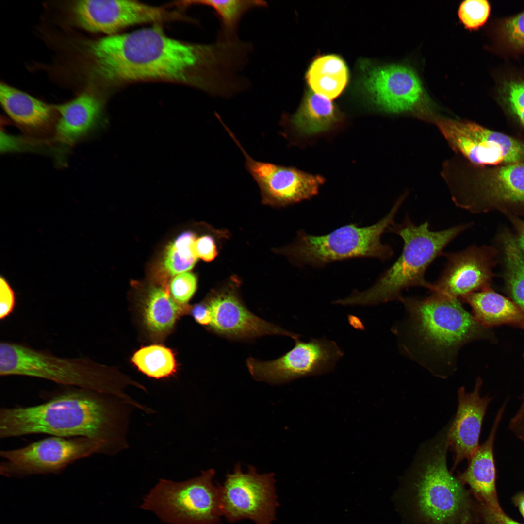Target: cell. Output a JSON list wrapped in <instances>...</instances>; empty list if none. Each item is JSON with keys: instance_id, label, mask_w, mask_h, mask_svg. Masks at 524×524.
<instances>
[{"instance_id": "obj_1", "label": "cell", "mask_w": 524, "mask_h": 524, "mask_svg": "<svg viewBox=\"0 0 524 524\" xmlns=\"http://www.w3.org/2000/svg\"><path fill=\"white\" fill-rule=\"evenodd\" d=\"M87 51L93 74L114 85L165 81L208 93L221 80L225 66L218 43L185 42L167 36L157 26L101 38L89 43Z\"/></svg>"}, {"instance_id": "obj_2", "label": "cell", "mask_w": 524, "mask_h": 524, "mask_svg": "<svg viewBox=\"0 0 524 524\" xmlns=\"http://www.w3.org/2000/svg\"><path fill=\"white\" fill-rule=\"evenodd\" d=\"M133 407L114 396L78 388L38 405L1 408L0 438L36 434L84 437L98 443L102 454L112 455L128 446L129 409Z\"/></svg>"}, {"instance_id": "obj_3", "label": "cell", "mask_w": 524, "mask_h": 524, "mask_svg": "<svg viewBox=\"0 0 524 524\" xmlns=\"http://www.w3.org/2000/svg\"><path fill=\"white\" fill-rule=\"evenodd\" d=\"M404 318L394 326L404 354L434 375L446 378L456 369L459 350L492 333L462 306L460 300L432 293L425 298L403 297Z\"/></svg>"}, {"instance_id": "obj_4", "label": "cell", "mask_w": 524, "mask_h": 524, "mask_svg": "<svg viewBox=\"0 0 524 524\" xmlns=\"http://www.w3.org/2000/svg\"><path fill=\"white\" fill-rule=\"evenodd\" d=\"M447 431L423 444L403 480L404 505L419 524H470L468 494L447 467Z\"/></svg>"}, {"instance_id": "obj_5", "label": "cell", "mask_w": 524, "mask_h": 524, "mask_svg": "<svg viewBox=\"0 0 524 524\" xmlns=\"http://www.w3.org/2000/svg\"><path fill=\"white\" fill-rule=\"evenodd\" d=\"M470 223L461 224L437 231L429 229L428 222L416 225L407 216L399 224L395 222L387 232L395 233L403 240L402 251L395 262L364 291H354L335 303L342 305H373L393 300L400 301L402 292L408 288L422 287L432 289V284L425 278L429 265L444 248L467 229Z\"/></svg>"}, {"instance_id": "obj_6", "label": "cell", "mask_w": 524, "mask_h": 524, "mask_svg": "<svg viewBox=\"0 0 524 524\" xmlns=\"http://www.w3.org/2000/svg\"><path fill=\"white\" fill-rule=\"evenodd\" d=\"M0 375L38 377L106 393L123 401L129 399L115 387L104 369L89 358L60 357L16 343H0Z\"/></svg>"}, {"instance_id": "obj_7", "label": "cell", "mask_w": 524, "mask_h": 524, "mask_svg": "<svg viewBox=\"0 0 524 524\" xmlns=\"http://www.w3.org/2000/svg\"><path fill=\"white\" fill-rule=\"evenodd\" d=\"M400 198L389 212L375 224L359 227L345 225L324 235H312L302 230L295 243L286 252L298 265L322 267L332 262L359 258L372 257L385 261L392 257L391 246L381 242L382 234L394 223L403 202Z\"/></svg>"}, {"instance_id": "obj_8", "label": "cell", "mask_w": 524, "mask_h": 524, "mask_svg": "<svg viewBox=\"0 0 524 524\" xmlns=\"http://www.w3.org/2000/svg\"><path fill=\"white\" fill-rule=\"evenodd\" d=\"M214 475L210 469L182 482L160 479L140 507L168 524H216L222 515L219 486L213 482Z\"/></svg>"}, {"instance_id": "obj_9", "label": "cell", "mask_w": 524, "mask_h": 524, "mask_svg": "<svg viewBox=\"0 0 524 524\" xmlns=\"http://www.w3.org/2000/svg\"><path fill=\"white\" fill-rule=\"evenodd\" d=\"M102 454L99 445L84 437L51 436L19 448L1 450L0 474L8 478L58 474L82 458Z\"/></svg>"}, {"instance_id": "obj_10", "label": "cell", "mask_w": 524, "mask_h": 524, "mask_svg": "<svg viewBox=\"0 0 524 524\" xmlns=\"http://www.w3.org/2000/svg\"><path fill=\"white\" fill-rule=\"evenodd\" d=\"M273 473L260 474L252 466L243 473L240 465L219 486L222 516L229 522L244 519L255 524H271L279 506Z\"/></svg>"}, {"instance_id": "obj_11", "label": "cell", "mask_w": 524, "mask_h": 524, "mask_svg": "<svg viewBox=\"0 0 524 524\" xmlns=\"http://www.w3.org/2000/svg\"><path fill=\"white\" fill-rule=\"evenodd\" d=\"M295 346L279 358L262 361L252 357L247 367L257 380L282 383L331 371L343 353L333 341L311 339L307 342L295 340Z\"/></svg>"}, {"instance_id": "obj_12", "label": "cell", "mask_w": 524, "mask_h": 524, "mask_svg": "<svg viewBox=\"0 0 524 524\" xmlns=\"http://www.w3.org/2000/svg\"><path fill=\"white\" fill-rule=\"evenodd\" d=\"M438 127L451 147L472 163L500 166L524 162V144L474 122L448 119Z\"/></svg>"}, {"instance_id": "obj_13", "label": "cell", "mask_w": 524, "mask_h": 524, "mask_svg": "<svg viewBox=\"0 0 524 524\" xmlns=\"http://www.w3.org/2000/svg\"><path fill=\"white\" fill-rule=\"evenodd\" d=\"M463 206L474 213L498 211L508 217L524 216V162L484 172L463 197Z\"/></svg>"}, {"instance_id": "obj_14", "label": "cell", "mask_w": 524, "mask_h": 524, "mask_svg": "<svg viewBox=\"0 0 524 524\" xmlns=\"http://www.w3.org/2000/svg\"><path fill=\"white\" fill-rule=\"evenodd\" d=\"M227 132L246 159V170L257 182L262 201L266 204L285 206L308 199L316 194L324 179L295 168L254 160L247 154L232 131Z\"/></svg>"}, {"instance_id": "obj_15", "label": "cell", "mask_w": 524, "mask_h": 524, "mask_svg": "<svg viewBox=\"0 0 524 524\" xmlns=\"http://www.w3.org/2000/svg\"><path fill=\"white\" fill-rule=\"evenodd\" d=\"M497 254L496 249L487 246L443 252L446 263L430 291L461 301L469 294L490 287Z\"/></svg>"}, {"instance_id": "obj_16", "label": "cell", "mask_w": 524, "mask_h": 524, "mask_svg": "<svg viewBox=\"0 0 524 524\" xmlns=\"http://www.w3.org/2000/svg\"><path fill=\"white\" fill-rule=\"evenodd\" d=\"M204 302L211 314V322L207 328L219 336L238 341H249L269 335L288 336L295 340L299 337L253 313L233 288L214 291Z\"/></svg>"}, {"instance_id": "obj_17", "label": "cell", "mask_w": 524, "mask_h": 524, "mask_svg": "<svg viewBox=\"0 0 524 524\" xmlns=\"http://www.w3.org/2000/svg\"><path fill=\"white\" fill-rule=\"evenodd\" d=\"M74 14L85 30L113 35L123 28L176 16L163 8L136 1L83 0L76 2Z\"/></svg>"}, {"instance_id": "obj_18", "label": "cell", "mask_w": 524, "mask_h": 524, "mask_svg": "<svg viewBox=\"0 0 524 524\" xmlns=\"http://www.w3.org/2000/svg\"><path fill=\"white\" fill-rule=\"evenodd\" d=\"M363 85L374 102L384 110H411L422 99L424 89L416 72L401 65L377 67L365 75Z\"/></svg>"}, {"instance_id": "obj_19", "label": "cell", "mask_w": 524, "mask_h": 524, "mask_svg": "<svg viewBox=\"0 0 524 524\" xmlns=\"http://www.w3.org/2000/svg\"><path fill=\"white\" fill-rule=\"evenodd\" d=\"M482 384L478 377L472 392L466 393L463 387L458 390L457 412L446 434L448 447L454 453L452 471L464 459L469 460L479 447L483 420L491 401L480 395Z\"/></svg>"}, {"instance_id": "obj_20", "label": "cell", "mask_w": 524, "mask_h": 524, "mask_svg": "<svg viewBox=\"0 0 524 524\" xmlns=\"http://www.w3.org/2000/svg\"><path fill=\"white\" fill-rule=\"evenodd\" d=\"M0 99L7 114L28 136L41 139L54 135L59 118L55 106L4 83L0 86Z\"/></svg>"}, {"instance_id": "obj_21", "label": "cell", "mask_w": 524, "mask_h": 524, "mask_svg": "<svg viewBox=\"0 0 524 524\" xmlns=\"http://www.w3.org/2000/svg\"><path fill=\"white\" fill-rule=\"evenodd\" d=\"M506 403L498 411L486 441L471 456L467 468L459 475L463 484L468 485L479 503L493 508H500L496 488V468L494 458V443Z\"/></svg>"}, {"instance_id": "obj_22", "label": "cell", "mask_w": 524, "mask_h": 524, "mask_svg": "<svg viewBox=\"0 0 524 524\" xmlns=\"http://www.w3.org/2000/svg\"><path fill=\"white\" fill-rule=\"evenodd\" d=\"M55 107L59 115L55 139L72 145L97 126L101 117L102 104L93 94L84 92Z\"/></svg>"}, {"instance_id": "obj_23", "label": "cell", "mask_w": 524, "mask_h": 524, "mask_svg": "<svg viewBox=\"0 0 524 524\" xmlns=\"http://www.w3.org/2000/svg\"><path fill=\"white\" fill-rule=\"evenodd\" d=\"M462 300L471 306L475 318L487 328L506 324L524 329V311L491 287L469 294Z\"/></svg>"}, {"instance_id": "obj_24", "label": "cell", "mask_w": 524, "mask_h": 524, "mask_svg": "<svg viewBox=\"0 0 524 524\" xmlns=\"http://www.w3.org/2000/svg\"><path fill=\"white\" fill-rule=\"evenodd\" d=\"M338 119L337 109L330 99L310 91L289 122L297 132L311 134L328 130Z\"/></svg>"}, {"instance_id": "obj_25", "label": "cell", "mask_w": 524, "mask_h": 524, "mask_svg": "<svg viewBox=\"0 0 524 524\" xmlns=\"http://www.w3.org/2000/svg\"><path fill=\"white\" fill-rule=\"evenodd\" d=\"M348 77L345 62L335 55H323L315 59L306 76L312 91L329 99L335 98L342 93Z\"/></svg>"}, {"instance_id": "obj_26", "label": "cell", "mask_w": 524, "mask_h": 524, "mask_svg": "<svg viewBox=\"0 0 524 524\" xmlns=\"http://www.w3.org/2000/svg\"><path fill=\"white\" fill-rule=\"evenodd\" d=\"M184 309L162 287L148 292L144 307V320L151 332L162 334L170 330Z\"/></svg>"}, {"instance_id": "obj_27", "label": "cell", "mask_w": 524, "mask_h": 524, "mask_svg": "<svg viewBox=\"0 0 524 524\" xmlns=\"http://www.w3.org/2000/svg\"><path fill=\"white\" fill-rule=\"evenodd\" d=\"M500 241L506 289L511 299L524 311V253L509 230L502 233Z\"/></svg>"}, {"instance_id": "obj_28", "label": "cell", "mask_w": 524, "mask_h": 524, "mask_svg": "<svg viewBox=\"0 0 524 524\" xmlns=\"http://www.w3.org/2000/svg\"><path fill=\"white\" fill-rule=\"evenodd\" d=\"M191 2L208 6L214 10L221 21L220 39L228 40L237 38V25L245 13L252 8L267 5V3L262 0H208Z\"/></svg>"}, {"instance_id": "obj_29", "label": "cell", "mask_w": 524, "mask_h": 524, "mask_svg": "<svg viewBox=\"0 0 524 524\" xmlns=\"http://www.w3.org/2000/svg\"><path fill=\"white\" fill-rule=\"evenodd\" d=\"M131 360L141 372L154 378L169 377L176 371L173 353L161 345H151L140 348L134 354Z\"/></svg>"}, {"instance_id": "obj_30", "label": "cell", "mask_w": 524, "mask_h": 524, "mask_svg": "<svg viewBox=\"0 0 524 524\" xmlns=\"http://www.w3.org/2000/svg\"><path fill=\"white\" fill-rule=\"evenodd\" d=\"M196 237L185 232L177 237L167 246L163 262L164 268L171 276L192 269L197 259L194 250Z\"/></svg>"}, {"instance_id": "obj_31", "label": "cell", "mask_w": 524, "mask_h": 524, "mask_svg": "<svg viewBox=\"0 0 524 524\" xmlns=\"http://www.w3.org/2000/svg\"><path fill=\"white\" fill-rule=\"evenodd\" d=\"M502 103L524 126V80H505L499 89Z\"/></svg>"}, {"instance_id": "obj_32", "label": "cell", "mask_w": 524, "mask_h": 524, "mask_svg": "<svg viewBox=\"0 0 524 524\" xmlns=\"http://www.w3.org/2000/svg\"><path fill=\"white\" fill-rule=\"evenodd\" d=\"M491 12L490 3L486 0H467L460 4L458 15L464 27L476 30L488 20Z\"/></svg>"}, {"instance_id": "obj_33", "label": "cell", "mask_w": 524, "mask_h": 524, "mask_svg": "<svg viewBox=\"0 0 524 524\" xmlns=\"http://www.w3.org/2000/svg\"><path fill=\"white\" fill-rule=\"evenodd\" d=\"M197 287L196 276L190 272H183L172 280L170 289L173 298L179 304L187 303L192 298Z\"/></svg>"}, {"instance_id": "obj_34", "label": "cell", "mask_w": 524, "mask_h": 524, "mask_svg": "<svg viewBox=\"0 0 524 524\" xmlns=\"http://www.w3.org/2000/svg\"><path fill=\"white\" fill-rule=\"evenodd\" d=\"M501 33L509 45L524 50V11L505 19L502 24Z\"/></svg>"}, {"instance_id": "obj_35", "label": "cell", "mask_w": 524, "mask_h": 524, "mask_svg": "<svg viewBox=\"0 0 524 524\" xmlns=\"http://www.w3.org/2000/svg\"><path fill=\"white\" fill-rule=\"evenodd\" d=\"M16 304L15 293L6 278L0 277V319L5 318L13 311Z\"/></svg>"}, {"instance_id": "obj_36", "label": "cell", "mask_w": 524, "mask_h": 524, "mask_svg": "<svg viewBox=\"0 0 524 524\" xmlns=\"http://www.w3.org/2000/svg\"><path fill=\"white\" fill-rule=\"evenodd\" d=\"M479 511L484 524H523L507 515L500 508L479 503Z\"/></svg>"}, {"instance_id": "obj_37", "label": "cell", "mask_w": 524, "mask_h": 524, "mask_svg": "<svg viewBox=\"0 0 524 524\" xmlns=\"http://www.w3.org/2000/svg\"><path fill=\"white\" fill-rule=\"evenodd\" d=\"M194 250L196 256L206 262L213 260L217 254L214 241L212 237L207 235L196 240Z\"/></svg>"}, {"instance_id": "obj_38", "label": "cell", "mask_w": 524, "mask_h": 524, "mask_svg": "<svg viewBox=\"0 0 524 524\" xmlns=\"http://www.w3.org/2000/svg\"><path fill=\"white\" fill-rule=\"evenodd\" d=\"M191 312L197 323L206 328L209 326L211 322V314L204 301L195 305L192 307Z\"/></svg>"}, {"instance_id": "obj_39", "label": "cell", "mask_w": 524, "mask_h": 524, "mask_svg": "<svg viewBox=\"0 0 524 524\" xmlns=\"http://www.w3.org/2000/svg\"><path fill=\"white\" fill-rule=\"evenodd\" d=\"M508 427L518 438L524 442V410L517 412L511 420Z\"/></svg>"}, {"instance_id": "obj_40", "label": "cell", "mask_w": 524, "mask_h": 524, "mask_svg": "<svg viewBox=\"0 0 524 524\" xmlns=\"http://www.w3.org/2000/svg\"><path fill=\"white\" fill-rule=\"evenodd\" d=\"M516 231V235L515 236L518 245L524 253V220L520 217L511 216L508 217Z\"/></svg>"}, {"instance_id": "obj_41", "label": "cell", "mask_w": 524, "mask_h": 524, "mask_svg": "<svg viewBox=\"0 0 524 524\" xmlns=\"http://www.w3.org/2000/svg\"><path fill=\"white\" fill-rule=\"evenodd\" d=\"M513 501L524 518V491L517 494L513 497Z\"/></svg>"}, {"instance_id": "obj_42", "label": "cell", "mask_w": 524, "mask_h": 524, "mask_svg": "<svg viewBox=\"0 0 524 524\" xmlns=\"http://www.w3.org/2000/svg\"><path fill=\"white\" fill-rule=\"evenodd\" d=\"M524 410V398H523V402L522 403V405L520 406V409L518 410L517 412H521L523 411Z\"/></svg>"}]
</instances>
